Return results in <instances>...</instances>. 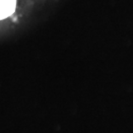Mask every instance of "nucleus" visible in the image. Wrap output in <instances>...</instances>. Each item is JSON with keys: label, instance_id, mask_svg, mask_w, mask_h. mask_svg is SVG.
<instances>
[{"label": "nucleus", "instance_id": "nucleus-1", "mask_svg": "<svg viewBox=\"0 0 133 133\" xmlns=\"http://www.w3.org/2000/svg\"><path fill=\"white\" fill-rule=\"evenodd\" d=\"M16 0H0V20L5 19L15 10Z\"/></svg>", "mask_w": 133, "mask_h": 133}]
</instances>
